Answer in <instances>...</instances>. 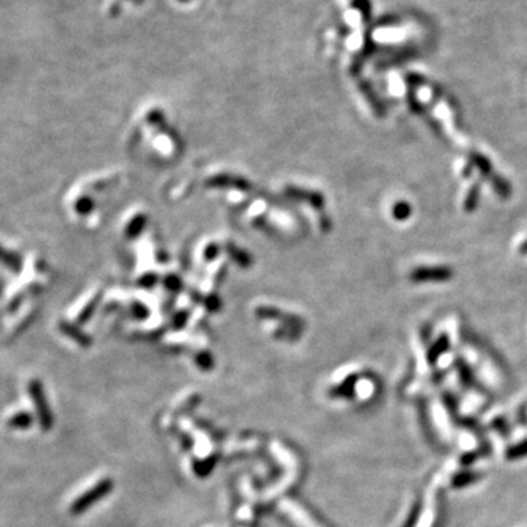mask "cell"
<instances>
[{
  "label": "cell",
  "instance_id": "3",
  "mask_svg": "<svg viewBox=\"0 0 527 527\" xmlns=\"http://www.w3.org/2000/svg\"><path fill=\"white\" fill-rule=\"evenodd\" d=\"M30 422H31V419H30V416L27 414H21L16 418H13L12 425L13 426H19V428H24V426H28Z\"/></svg>",
  "mask_w": 527,
  "mask_h": 527
},
{
  "label": "cell",
  "instance_id": "2",
  "mask_svg": "<svg viewBox=\"0 0 527 527\" xmlns=\"http://www.w3.org/2000/svg\"><path fill=\"white\" fill-rule=\"evenodd\" d=\"M31 396H33V401L37 407V411H38V418L41 421V425L44 428H50L52 425V416H50V411H49V406L48 403H45V399L43 396V392H41V387L38 382H33L31 384Z\"/></svg>",
  "mask_w": 527,
  "mask_h": 527
},
{
  "label": "cell",
  "instance_id": "1",
  "mask_svg": "<svg viewBox=\"0 0 527 527\" xmlns=\"http://www.w3.org/2000/svg\"><path fill=\"white\" fill-rule=\"evenodd\" d=\"M111 489V482L109 479H104L101 480L100 484H97L94 488H91L87 494L81 495L72 506V513H81V511H85L88 507L93 506V504L99 499H101L104 495L109 494V491Z\"/></svg>",
  "mask_w": 527,
  "mask_h": 527
},
{
  "label": "cell",
  "instance_id": "4",
  "mask_svg": "<svg viewBox=\"0 0 527 527\" xmlns=\"http://www.w3.org/2000/svg\"><path fill=\"white\" fill-rule=\"evenodd\" d=\"M180 2H189V0H180Z\"/></svg>",
  "mask_w": 527,
  "mask_h": 527
}]
</instances>
